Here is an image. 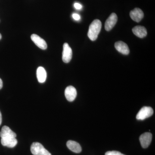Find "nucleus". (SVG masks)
<instances>
[{
    "label": "nucleus",
    "mask_w": 155,
    "mask_h": 155,
    "mask_svg": "<svg viewBox=\"0 0 155 155\" xmlns=\"http://www.w3.org/2000/svg\"><path fill=\"white\" fill-rule=\"evenodd\" d=\"M2 123V114H1V111H0V125Z\"/></svg>",
    "instance_id": "20"
},
{
    "label": "nucleus",
    "mask_w": 155,
    "mask_h": 155,
    "mask_svg": "<svg viewBox=\"0 0 155 155\" xmlns=\"http://www.w3.org/2000/svg\"><path fill=\"white\" fill-rule=\"evenodd\" d=\"M2 35L1 34V33H0V40L2 39Z\"/></svg>",
    "instance_id": "21"
},
{
    "label": "nucleus",
    "mask_w": 155,
    "mask_h": 155,
    "mask_svg": "<svg viewBox=\"0 0 155 155\" xmlns=\"http://www.w3.org/2000/svg\"><path fill=\"white\" fill-rule=\"evenodd\" d=\"M0 137L1 138H7V137H14L16 138L17 134L13 130L10 129V127L7 126H3L0 132Z\"/></svg>",
    "instance_id": "11"
},
{
    "label": "nucleus",
    "mask_w": 155,
    "mask_h": 155,
    "mask_svg": "<svg viewBox=\"0 0 155 155\" xmlns=\"http://www.w3.org/2000/svg\"><path fill=\"white\" fill-rule=\"evenodd\" d=\"M72 17L75 20H79L81 18L80 15L77 14H72Z\"/></svg>",
    "instance_id": "17"
},
{
    "label": "nucleus",
    "mask_w": 155,
    "mask_h": 155,
    "mask_svg": "<svg viewBox=\"0 0 155 155\" xmlns=\"http://www.w3.org/2000/svg\"><path fill=\"white\" fill-rule=\"evenodd\" d=\"M153 114V110L151 107H144L139 111L136 116L137 120H143L151 116Z\"/></svg>",
    "instance_id": "3"
},
{
    "label": "nucleus",
    "mask_w": 155,
    "mask_h": 155,
    "mask_svg": "<svg viewBox=\"0 0 155 155\" xmlns=\"http://www.w3.org/2000/svg\"><path fill=\"white\" fill-rule=\"evenodd\" d=\"M130 16L132 20L135 22H139L143 18L144 14L141 9L138 8H135L130 11Z\"/></svg>",
    "instance_id": "7"
},
{
    "label": "nucleus",
    "mask_w": 155,
    "mask_h": 155,
    "mask_svg": "<svg viewBox=\"0 0 155 155\" xmlns=\"http://www.w3.org/2000/svg\"><path fill=\"white\" fill-rule=\"evenodd\" d=\"M118 17L115 13H112L107 19L105 24V28L107 31L111 30L116 25Z\"/></svg>",
    "instance_id": "6"
},
{
    "label": "nucleus",
    "mask_w": 155,
    "mask_h": 155,
    "mask_svg": "<svg viewBox=\"0 0 155 155\" xmlns=\"http://www.w3.org/2000/svg\"><path fill=\"white\" fill-rule=\"evenodd\" d=\"M3 87V81H2L1 78H0V89H1Z\"/></svg>",
    "instance_id": "19"
},
{
    "label": "nucleus",
    "mask_w": 155,
    "mask_h": 155,
    "mask_svg": "<svg viewBox=\"0 0 155 155\" xmlns=\"http://www.w3.org/2000/svg\"><path fill=\"white\" fill-rule=\"evenodd\" d=\"M101 22L99 19H95L91 22L90 25L87 33V36L91 40L94 41L97 39L101 31Z\"/></svg>",
    "instance_id": "1"
},
{
    "label": "nucleus",
    "mask_w": 155,
    "mask_h": 155,
    "mask_svg": "<svg viewBox=\"0 0 155 155\" xmlns=\"http://www.w3.org/2000/svg\"><path fill=\"white\" fill-rule=\"evenodd\" d=\"M152 139V134L150 132H145L140 137L139 140L141 146L143 148H147L150 144Z\"/></svg>",
    "instance_id": "5"
},
{
    "label": "nucleus",
    "mask_w": 155,
    "mask_h": 155,
    "mask_svg": "<svg viewBox=\"0 0 155 155\" xmlns=\"http://www.w3.org/2000/svg\"><path fill=\"white\" fill-rule=\"evenodd\" d=\"M115 47L116 50L124 55H127L130 52L128 46L125 42L122 41L116 42L115 44Z\"/></svg>",
    "instance_id": "10"
},
{
    "label": "nucleus",
    "mask_w": 155,
    "mask_h": 155,
    "mask_svg": "<svg viewBox=\"0 0 155 155\" xmlns=\"http://www.w3.org/2000/svg\"><path fill=\"white\" fill-rule=\"evenodd\" d=\"M31 151L33 155H51L42 145L38 142H34L31 144Z\"/></svg>",
    "instance_id": "2"
},
{
    "label": "nucleus",
    "mask_w": 155,
    "mask_h": 155,
    "mask_svg": "<svg viewBox=\"0 0 155 155\" xmlns=\"http://www.w3.org/2000/svg\"><path fill=\"white\" fill-rule=\"evenodd\" d=\"M36 75L39 82L42 83L45 81L47 78V72L43 67H38L37 70Z\"/></svg>",
    "instance_id": "14"
},
{
    "label": "nucleus",
    "mask_w": 155,
    "mask_h": 155,
    "mask_svg": "<svg viewBox=\"0 0 155 155\" xmlns=\"http://www.w3.org/2000/svg\"><path fill=\"white\" fill-rule=\"evenodd\" d=\"M105 155H125L117 151H111L106 153Z\"/></svg>",
    "instance_id": "16"
},
{
    "label": "nucleus",
    "mask_w": 155,
    "mask_h": 155,
    "mask_svg": "<svg viewBox=\"0 0 155 155\" xmlns=\"http://www.w3.org/2000/svg\"><path fill=\"white\" fill-rule=\"evenodd\" d=\"M31 40L36 46L42 50H46L47 48V44L43 39L36 34H32L31 36Z\"/></svg>",
    "instance_id": "9"
},
{
    "label": "nucleus",
    "mask_w": 155,
    "mask_h": 155,
    "mask_svg": "<svg viewBox=\"0 0 155 155\" xmlns=\"http://www.w3.org/2000/svg\"><path fill=\"white\" fill-rule=\"evenodd\" d=\"M67 147L72 151L75 153H80L81 151L80 145L76 142L69 140L67 143Z\"/></svg>",
    "instance_id": "15"
},
{
    "label": "nucleus",
    "mask_w": 155,
    "mask_h": 155,
    "mask_svg": "<svg viewBox=\"0 0 155 155\" xmlns=\"http://www.w3.org/2000/svg\"><path fill=\"white\" fill-rule=\"evenodd\" d=\"M17 140L14 137H7L1 139V143L4 146L13 148L17 144Z\"/></svg>",
    "instance_id": "12"
},
{
    "label": "nucleus",
    "mask_w": 155,
    "mask_h": 155,
    "mask_svg": "<svg viewBox=\"0 0 155 155\" xmlns=\"http://www.w3.org/2000/svg\"><path fill=\"white\" fill-rule=\"evenodd\" d=\"M65 95L66 98L69 101H73L75 100L77 96L76 89L72 86L67 87L65 89Z\"/></svg>",
    "instance_id": "8"
},
{
    "label": "nucleus",
    "mask_w": 155,
    "mask_h": 155,
    "mask_svg": "<svg viewBox=\"0 0 155 155\" xmlns=\"http://www.w3.org/2000/svg\"><path fill=\"white\" fill-rule=\"evenodd\" d=\"M74 7L75 9L77 10H80L82 8V5L81 4L78 3H75L74 4Z\"/></svg>",
    "instance_id": "18"
},
{
    "label": "nucleus",
    "mask_w": 155,
    "mask_h": 155,
    "mask_svg": "<svg viewBox=\"0 0 155 155\" xmlns=\"http://www.w3.org/2000/svg\"><path fill=\"white\" fill-rule=\"evenodd\" d=\"M134 34L140 38H143L147 36V30L144 27L140 25L136 26L132 29Z\"/></svg>",
    "instance_id": "13"
},
{
    "label": "nucleus",
    "mask_w": 155,
    "mask_h": 155,
    "mask_svg": "<svg viewBox=\"0 0 155 155\" xmlns=\"http://www.w3.org/2000/svg\"><path fill=\"white\" fill-rule=\"evenodd\" d=\"M72 56V50L67 43H65L63 45V55L62 59L64 63H68L71 61Z\"/></svg>",
    "instance_id": "4"
}]
</instances>
